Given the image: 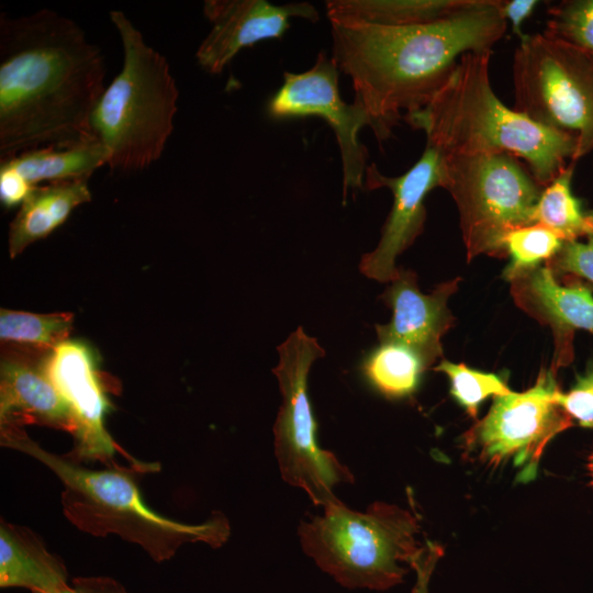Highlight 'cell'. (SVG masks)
Segmentation results:
<instances>
[{"label":"cell","instance_id":"1","mask_svg":"<svg viewBox=\"0 0 593 593\" xmlns=\"http://www.w3.org/2000/svg\"><path fill=\"white\" fill-rule=\"evenodd\" d=\"M101 49L71 19L51 9L0 14V160L93 136L102 96Z\"/></svg>","mask_w":593,"mask_h":593},{"label":"cell","instance_id":"2","mask_svg":"<svg viewBox=\"0 0 593 593\" xmlns=\"http://www.w3.org/2000/svg\"><path fill=\"white\" fill-rule=\"evenodd\" d=\"M507 23L501 0H475L445 19L409 26L331 23L332 58L351 79L354 101L369 114L377 141L391 137L423 109L470 52L492 51Z\"/></svg>","mask_w":593,"mask_h":593},{"label":"cell","instance_id":"3","mask_svg":"<svg viewBox=\"0 0 593 593\" xmlns=\"http://www.w3.org/2000/svg\"><path fill=\"white\" fill-rule=\"evenodd\" d=\"M492 51L470 52L432 100L403 120L441 156L508 154L523 159L545 187L574 161L575 141L507 108L490 81Z\"/></svg>","mask_w":593,"mask_h":593},{"label":"cell","instance_id":"4","mask_svg":"<svg viewBox=\"0 0 593 593\" xmlns=\"http://www.w3.org/2000/svg\"><path fill=\"white\" fill-rule=\"evenodd\" d=\"M0 441L54 472L64 485V514L77 528L92 536L118 535L141 546L156 562L169 560L188 542L221 547L231 535L228 519L221 512L214 511L206 521L193 525L161 516L148 507L134 477L137 472L159 470L158 463L89 469L68 455L47 451L21 427H2Z\"/></svg>","mask_w":593,"mask_h":593},{"label":"cell","instance_id":"5","mask_svg":"<svg viewBox=\"0 0 593 593\" xmlns=\"http://www.w3.org/2000/svg\"><path fill=\"white\" fill-rule=\"evenodd\" d=\"M123 46V66L105 87L90 120L108 148L112 171L137 172L163 155L174 131L179 91L166 57L149 46L119 10L110 11Z\"/></svg>","mask_w":593,"mask_h":593},{"label":"cell","instance_id":"6","mask_svg":"<svg viewBox=\"0 0 593 593\" xmlns=\"http://www.w3.org/2000/svg\"><path fill=\"white\" fill-rule=\"evenodd\" d=\"M418 517L410 510L373 502L356 512L339 500L300 524L304 552L348 589L387 590L403 581L423 545Z\"/></svg>","mask_w":593,"mask_h":593},{"label":"cell","instance_id":"7","mask_svg":"<svg viewBox=\"0 0 593 593\" xmlns=\"http://www.w3.org/2000/svg\"><path fill=\"white\" fill-rule=\"evenodd\" d=\"M514 108L593 150V56L548 34L525 35L513 57Z\"/></svg>","mask_w":593,"mask_h":593},{"label":"cell","instance_id":"8","mask_svg":"<svg viewBox=\"0 0 593 593\" xmlns=\"http://www.w3.org/2000/svg\"><path fill=\"white\" fill-rule=\"evenodd\" d=\"M443 188L458 208L468 258L502 254L513 230L535 224L541 186L508 154L443 156Z\"/></svg>","mask_w":593,"mask_h":593},{"label":"cell","instance_id":"9","mask_svg":"<svg viewBox=\"0 0 593 593\" xmlns=\"http://www.w3.org/2000/svg\"><path fill=\"white\" fill-rule=\"evenodd\" d=\"M279 362L272 372L282 395L273 426L275 454L282 479L325 506L338 499L334 488L355 481L351 471L316 441V422L307 392L313 362L325 355L317 340L299 326L278 347Z\"/></svg>","mask_w":593,"mask_h":593},{"label":"cell","instance_id":"10","mask_svg":"<svg viewBox=\"0 0 593 593\" xmlns=\"http://www.w3.org/2000/svg\"><path fill=\"white\" fill-rule=\"evenodd\" d=\"M558 390L553 374L542 370L528 390L494 396L488 414L467 434L468 446L491 465L512 461L518 480H533L547 444L572 426L556 403Z\"/></svg>","mask_w":593,"mask_h":593},{"label":"cell","instance_id":"11","mask_svg":"<svg viewBox=\"0 0 593 593\" xmlns=\"http://www.w3.org/2000/svg\"><path fill=\"white\" fill-rule=\"evenodd\" d=\"M339 70L322 51L314 65L303 72H283V82L270 97L266 112L273 120L306 116L324 119L334 131L343 170L344 203L350 190L363 189L368 150L360 131L371 125L367 111L357 102L347 103L338 89Z\"/></svg>","mask_w":593,"mask_h":593},{"label":"cell","instance_id":"12","mask_svg":"<svg viewBox=\"0 0 593 593\" xmlns=\"http://www.w3.org/2000/svg\"><path fill=\"white\" fill-rule=\"evenodd\" d=\"M44 367L71 412L75 445L68 456L80 463L98 460L108 467L116 466L115 454L126 452L105 428L110 402L91 348L67 339L46 355Z\"/></svg>","mask_w":593,"mask_h":593},{"label":"cell","instance_id":"13","mask_svg":"<svg viewBox=\"0 0 593 593\" xmlns=\"http://www.w3.org/2000/svg\"><path fill=\"white\" fill-rule=\"evenodd\" d=\"M443 156L426 144L419 159L403 175L388 177L376 164L365 174L363 189L388 188L393 204L381 231L377 247L361 257L359 269L370 279L392 281L398 269L396 257L422 233L426 219L424 200L435 188H443Z\"/></svg>","mask_w":593,"mask_h":593},{"label":"cell","instance_id":"14","mask_svg":"<svg viewBox=\"0 0 593 593\" xmlns=\"http://www.w3.org/2000/svg\"><path fill=\"white\" fill-rule=\"evenodd\" d=\"M204 16L211 31L198 47L199 66L219 75L246 47L282 38L293 18L317 22V9L309 2L273 4L267 0H206Z\"/></svg>","mask_w":593,"mask_h":593},{"label":"cell","instance_id":"15","mask_svg":"<svg viewBox=\"0 0 593 593\" xmlns=\"http://www.w3.org/2000/svg\"><path fill=\"white\" fill-rule=\"evenodd\" d=\"M458 280L445 282L430 294H424L412 270L398 269L392 284L382 294L392 309V318L388 324L376 325L379 343L404 345L432 366L441 356V336L454 322L447 301L456 291Z\"/></svg>","mask_w":593,"mask_h":593},{"label":"cell","instance_id":"16","mask_svg":"<svg viewBox=\"0 0 593 593\" xmlns=\"http://www.w3.org/2000/svg\"><path fill=\"white\" fill-rule=\"evenodd\" d=\"M27 424L74 433L71 412L49 379L44 359L5 357L0 367V426Z\"/></svg>","mask_w":593,"mask_h":593},{"label":"cell","instance_id":"17","mask_svg":"<svg viewBox=\"0 0 593 593\" xmlns=\"http://www.w3.org/2000/svg\"><path fill=\"white\" fill-rule=\"evenodd\" d=\"M519 303L549 323L557 339V367L572 361L578 329L593 334V295L581 282L561 286L549 267H538L515 279Z\"/></svg>","mask_w":593,"mask_h":593},{"label":"cell","instance_id":"18","mask_svg":"<svg viewBox=\"0 0 593 593\" xmlns=\"http://www.w3.org/2000/svg\"><path fill=\"white\" fill-rule=\"evenodd\" d=\"M64 561L51 553L29 527L0 522V586L31 593H63L69 588Z\"/></svg>","mask_w":593,"mask_h":593},{"label":"cell","instance_id":"19","mask_svg":"<svg viewBox=\"0 0 593 593\" xmlns=\"http://www.w3.org/2000/svg\"><path fill=\"white\" fill-rule=\"evenodd\" d=\"M91 199L88 181L85 180L34 186L10 224V257H16L31 244L47 237L76 208Z\"/></svg>","mask_w":593,"mask_h":593},{"label":"cell","instance_id":"20","mask_svg":"<svg viewBox=\"0 0 593 593\" xmlns=\"http://www.w3.org/2000/svg\"><path fill=\"white\" fill-rule=\"evenodd\" d=\"M108 148L93 135L81 142L27 150L1 159L0 165L19 172L31 186L41 182L88 181L96 170L108 165Z\"/></svg>","mask_w":593,"mask_h":593},{"label":"cell","instance_id":"21","mask_svg":"<svg viewBox=\"0 0 593 593\" xmlns=\"http://www.w3.org/2000/svg\"><path fill=\"white\" fill-rule=\"evenodd\" d=\"M475 0H331V23L409 26L435 22L471 7Z\"/></svg>","mask_w":593,"mask_h":593},{"label":"cell","instance_id":"22","mask_svg":"<svg viewBox=\"0 0 593 593\" xmlns=\"http://www.w3.org/2000/svg\"><path fill=\"white\" fill-rule=\"evenodd\" d=\"M427 368L418 354L395 343H380L361 362V371L368 383L389 399L413 394Z\"/></svg>","mask_w":593,"mask_h":593},{"label":"cell","instance_id":"23","mask_svg":"<svg viewBox=\"0 0 593 593\" xmlns=\"http://www.w3.org/2000/svg\"><path fill=\"white\" fill-rule=\"evenodd\" d=\"M573 170L574 163L544 187L534 213L535 224L548 227L564 242L593 234V212H584L572 193Z\"/></svg>","mask_w":593,"mask_h":593},{"label":"cell","instance_id":"24","mask_svg":"<svg viewBox=\"0 0 593 593\" xmlns=\"http://www.w3.org/2000/svg\"><path fill=\"white\" fill-rule=\"evenodd\" d=\"M71 313L35 314L24 311L0 310V339L46 353L66 342L72 328Z\"/></svg>","mask_w":593,"mask_h":593},{"label":"cell","instance_id":"25","mask_svg":"<svg viewBox=\"0 0 593 593\" xmlns=\"http://www.w3.org/2000/svg\"><path fill=\"white\" fill-rule=\"evenodd\" d=\"M564 240L540 224H532L511 231L503 240V250L511 258L504 270L506 279L516 278L536 269L544 260H550L561 249Z\"/></svg>","mask_w":593,"mask_h":593},{"label":"cell","instance_id":"26","mask_svg":"<svg viewBox=\"0 0 593 593\" xmlns=\"http://www.w3.org/2000/svg\"><path fill=\"white\" fill-rule=\"evenodd\" d=\"M434 369L449 378L451 395L472 417L477 416L479 405L485 399L512 391L500 376L471 369L463 363L441 360Z\"/></svg>","mask_w":593,"mask_h":593},{"label":"cell","instance_id":"27","mask_svg":"<svg viewBox=\"0 0 593 593\" xmlns=\"http://www.w3.org/2000/svg\"><path fill=\"white\" fill-rule=\"evenodd\" d=\"M544 32L593 56V0L551 5Z\"/></svg>","mask_w":593,"mask_h":593},{"label":"cell","instance_id":"28","mask_svg":"<svg viewBox=\"0 0 593 593\" xmlns=\"http://www.w3.org/2000/svg\"><path fill=\"white\" fill-rule=\"evenodd\" d=\"M556 403L582 427L593 428V365L577 377L575 384L567 393L558 390Z\"/></svg>","mask_w":593,"mask_h":593},{"label":"cell","instance_id":"29","mask_svg":"<svg viewBox=\"0 0 593 593\" xmlns=\"http://www.w3.org/2000/svg\"><path fill=\"white\" fill-rule=\"evenodd\" d=\"M585 243L567 240L550 259V267L558 273L584 278L593 287V234Z\"/></svg>","mask_w":593,"mask_h":593},{"label":"cell","instance_id":"30","mask_svg":"<svg viewBox=\"0 0 593 593\" xmlns=\"http://www.w3.org/2000/svg\"><path fill=\"white\" fill-rule=\"evenodd\" d=\"M443 555V547L436 542L427 541L422 546L411 564V568L416 573L412 593H428L430 577Z\"/></svg>","mask_w":593,"mask_h":593},{"label":"cell","instance_id":"31","mask_svg":"<svg viewBox=\"0 0 593 593\" xmlns=\"http://www.w3.org/2000/svg\"><path fill=\"white\" fill-rule=\"evenodd\" d=\"M32 188L14 169L0 165V200L7 209L21 205Z\"/></svg>","mask_w":593,"mask_h":593},{"label":"cell","instance_id":"32","mask_svg":"<svg viewBox=\"0 0 593 593\" xmlns=\"http://www.w3.org/2000/svg\"><path fill=\"white\" fill-rule=\"evenodd\" d=\"M537 0H501V11L512 32L522 40L526 34L522 32L523 23L533 14L538 5Z\"/></svg>","mask_w":593,"mask_h":593},{"label":"cell","instance_id":"33","mask_svg":"<svg viewBox=\"0 0 593 593\" xmlns=\"http://www.w3.org/2000/svg\"><path fill=\"white\" fill-rule=\"evenodd\" d=\"M63 593H128L116 580L109 577H79L71 580Z\"/></svg>","mask_w":593,"mask_h":593},{"label":"cell","instance_id":"34","mask_svg":"<svg viewBox=\"0 0 593 593\" xmlns=\"http://www.w3.org/2000/svg\"><path fill=\"white\" fill-rule=\"evenodd\" d=\"M588 470H589V475H590V482H591V485L593 486V452L589 457Z\"/></svg>","mask_w":593,"mask_h":593}]
</instances>
